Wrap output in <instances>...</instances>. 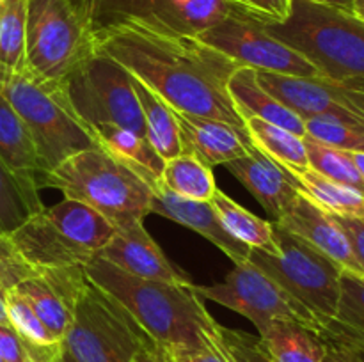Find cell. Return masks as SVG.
<instances>
[{"label": "cell", "mask_w": 364, "mask_h": 362, "mask_svg": "<svg viewBox=\"0 0 364 362\" xmlns=\"http://www.w3.org/2000/svg\"><path fill=\"white\" fill-rule=\"evenodd\" d=\"M95 35L96 52L119 62L173 110L223 121L249 137L228 89L238 66L219 50L196 35L164 34L137 23L110 25Z\"/></svg>", "instance_id": "cell-1"}, {"label": "cell", "mask_w": 364, "mask_h": 362, "mask_svg": "<svg viewBox=\"0 0 364 362\" xmlns=\"http://www.w3.org/2000/svg\"><path fill=\"white\" fill-rule=\"evenodd\" d=\"M87 279L116 300L134 322L171 353L215 348L219 323L191 283L142 279L95 256L84 266Z\"/></svg>", "instance_id": "cell-2"}, {"label": "cell", "mask_w": 364, "mask_h": 362, "mask_svg": "<svg viewBox=\"0 0 364 362\" xmlns=\"http://www.w3.org/2000/svg\"><path fill=\"white\" fill-rule=\"evenodd\" d=\"M160 180L121 158L100 142L43 174L39 187L57 188L102 213L117 231L141 224L151 213Z\"/></svg>", "instance_id": "cell-3"}, {"label": "cell", "mask_w": 364, "mask_h": 362, "mask_svg": "<svg viewBox=\"0 0 364 362\" xmlns=\"http://www.w3.org/2000/svg\"><path fill=\"white\" fill-rule=\"evenodd\" d=\"M263 27L318 67L322 77L364 80V21L352 13L291 0L287 20Z\"/></svg>", "instance_id": "cell-4"}, {"label": "cell", "mask_w": 364, "mask_h": 362, "mask_svg": "<svg viewBox=\"0 0 364 362\" xmlns=\"http://www.w3.org/2000/svg\"><path fill=\"white\" fill-rule=\"evenodd\" d=\"M95 0H27L23 71L43 82H63L96 53Z\"/></svg>", "instance_id": "cell-5"}, {"label": "cell", "mask_w": 364, "mask_h": 362, "mask_svg": "<svg viewBox=\"0 0 364 362\" xmlns=\"http://www.w3.org/2000/svg\"><path fill=\"white\" fill-rule=\"evenodd\" d=\"M0 91L27 124L43 174L96 144L70 109L59 84L38 80L23 70L18 73L0 71Z\"/></svg>", "instance_id": "cell-6"}, {"label": "cell", "mask_w": 364, "mask_h": 362, "mask_svg": "<svg viewBox=\"0 0 364 362\" xmlns=\"http://www.w3.org/2000/svg\"><path fill=\"white\" fill-rule=\"evenodd\" d=\"M272 227L279 252L269 254L262 248H251L249 263L283 287L322 325L334 319L343 268L277 222H272Z\"/></svg>", "instance_id": "cell-7"}, {"label": "cell", "mask_w": 364, "mask_h": 362, "mask_svg": "<svg viewBox=\"0 0 364 362\" xmlns=\"http://www.w3.org/2000/svg\"><path fill=\"white\" fill-rule=\"evenodd\" d=\"M57 84L70 109L91 135L96 128L114 124L148 138L130 73L114 59L96 52Z\"/></svg>", "instance_id": "cell-8"}, {"label": "cell", "mask_w": 364, "mask_h": 362, "mask_svg": "<svg viewBox=\"0 0 364 362\" xmlns=\"http://www.w3.org/2000/svg\"><path fill=\"white\" fill-rule=\"evenodd\" d=\"M148 339L116 300L87 280L75 304L73 325L63 346L75 362H134Z\"/></svg>", "instance_id": "cell-9"}, {"label": "cell", "mask_w": 364, "mask_h": 362, "mask_svg": "<svg viewBox=\"0 0 364 362\" xmlns=\"http://www.w3.org/2000/svg\"><path fill=\"white\" fill-rule=\"evenodd\" d=\"M191 287L203 300L217 302L251 319L258 334L276 319L297 322L315 334L322 329V323L311 312L306 311L283 287L249 261L235 265L223 283L212 286H198L192 283Z\"/></svg>", "instance_id": "cell-10"}, {"label": "cell", "mask_w": 364, "mask_h": 362, "mask_svg": "<svg viewBox=\"0 0 364 362\" xmlns=\"http://www.w3.org/2000/svg\"><path fill=\"white\" fill-rule=\"evenodd\" d=\"M196 38L230 57L238 67L284 77H322L306 57L269 34L262 21L242 13L230 14Z\"/></svg>", "instance_id": "cell-11"}, {"label": "cell", "mask_w": 364, "mask_h": 362, "mask_svg": "<svg viewBox=\"0 0 364 362\" xmlns=\"http://www.w3.org/2000/svg\"><path fill=\"white\" fill-rule=\"evenodd\" d=\"M259 85L302 121L331 117L364 131V80L284 77L256 71Z\"/></svg>", "instance_id": "cell-12"}, {"label": "cell", "mask_w": 364, "mask_h": 362, "mask_svg": "<svg viewBox=\"0 0 364 362\" xmlns=\"http://www.w3.org/2000/svg\"><path fill=\"white\" fill-rule=\"evenodd\" d=\"M87 280L84 266H28L11 290L31 304L38 318L55 339L63 341L73 325L75 304Z\"/></svg>", "instance_id": "cell-13"}, {"label": "cell", "mask_w": 364, "mask_h": 362, "mask_svg": "<svg viewBox=\"0 0 364 362\" xmlns=\"http://www.w3.org/2000/svg\"><path fill=\"white\" fill-rule=\"evenodd\" d=\"M14 254L34 268L85 266L95 256L71 241L45 213V208L28 216L6 236Z\"/></svg>", "instance_id": "cell-14"}, {"label": "cell", "mask_w": 364, "mask_h": 362, "mask_svg": "<svg viewBox=\"0 0 364 362\" xmlns=\"http://www.w3.org/2000/svg\"><path fill=\"white\" fill-rule=\"evenodd\" d=\"M283 229L297 234L326 256L338 263L341 268L364 275L363 266L355 259L347 236L334 222L333 215L299 192L297 197L288 204L283 215L276 220Z\"/></svg>", "instance_id": "cell-15"}, {"label": "cell", "mask_w": 364, "mask_h": 362, "mask_svg": "<svg viewBox=\"0 0 364 362\" xmlns=\"http://www.w3.org/2000/svg\"><path fill=\"white\" fill-rule=\"evenodd\" d=\"M151 213L174 220V222L199 233L206 240L212 241L215 247H219L235 265L249 261L251 247L228 233L210 201H192V199L180 197L160 183L153 192Z\"/></svg>", "instance_id": "cell-16"}, {"label": "cell", "mask_w": 364, "mask_h": 362, "mask_svg": "<svg viewBox=\"0 0 364 362\" xmlns=\"http://www.w3.org/2000/svg\"><path fill=\"white\" fill-rule=\"evenodd\" d=\"M98 256L116 265L123 272L142 277V279L191 283V277L178 270L167 259L159 243L144 229L142 222L128 229L117 231L116 236Z\"/></svg>", "instance_id": "cell-17"}, {"label": "cell", "mask_w": 364, "mask_h": 362, "mask_svg": "<svg viewBox=\"0 0 364 362\" xmlns=\"http://www.w3.org/2000/svg\"><path fill=\"white\" fill-rule=\"evenodd\" d=\"M174 116L180 131L181 153L194 155L210 169L226 165L231 160L247 155L252 148V141L247 135L223 121L191 116L176 110Z\"/></svg>", "instance_id": "cell-18"}, {"label": "cell", "mask_w": 364, "mask_h": 362, "mask_svg": "<svg viewBox=\"0 0 364 362\" xmlns=\"http://www.w3.org/2000/svg\"><path fill=\"white\" fill-rule=\"evenodd\" d=\"M226 167L258 199L259 204L274 216V220L279 219L288 204L299 195L294 174L274 162L255 144L247 155L231 160Z\"/></svg>", "instance_id": "cell-19"}, {"label": "cell", "mask_w": 364, "mask_h": 362, "mask_svg": "<svg viewBox=\"0 0 364 362\" xmlns=\"http://www.w3.org/2000/svg\"><path fill=\"white\" fill-rule=\"evenodd\" d=\"M228 89H230L231 99H233L235 106H237L238 114L244 121L249 117H258L267 123L284 128V130L291 131L299 137L306 135L304 121L294 110L277 102L270 92H267L259 85L256 71L251 67H238L231 75Z\"/></svg>", "instance_id": "cell-20"}, {"label": "cell", "mask_w": 364, "mask_h": 362, "mask_svg": "<svg viewBox=\"0 0 364 362\" xmlns=\"http://www.w3.org/2000/svg\"><path fill=\"white\" fill-rule=\"evenodd\" d=\"M45 213L71 241L91 256H98L117 233L102 213L77 199L64 197L45 208Z\"/></svg>", "instance_id": "cell-21"}, {"label": "cell", "mask_w": 364, "mask_h": 362, "mask_svg": "<svg viewBox=\"0 0 364 362\" xmlns=\"http://www.w3.org/2000/svg\"><path fill=\"white\" fill-rule=\"evenodd\" d=\"M0 160L16 176L39 187L43 176L41 160L32 135L16 110L0 91Z\"/></svg>", "instance_id": "cell-22"}, {"label": "cell", "mask_w": 364, "mask_h": 362, "mask_svg": "<svg viewBox=\"0 0 364 362\" xmlns=\"http://www.w3.org/2000/svg\"><path fill=\"white\" fill-rule=\"evenodd\" d=\"M258 339L270 362H322L327 353L318 334L288 319L272 322Z\"/></svg>", "instance_id": "cell-23"}, {"label": "cell", "mask_w": 364, "mask_h": 362, "mask_svg": "<svg viewBox=\"0 0 364 362\" xmlns=\"http://www.w3.org/2000/svg\"><path fill=\"white\" fill-rule=\"evenodd\" d=\"M130 78L132 87H134L135 96H137L139 105H141L142 116H144L148 141L151 142L155 151L166 162L181 155L180 131H178L174 110L153 89H149L144 82L135 78L134 75H130Z\"/></svg>", "instance_id": "cell-24"}, {"label": "cell", "mask_w": 364, "mask_h": 362, "mask_svg": "<svg viewBox=\"0 0 364 362\" xmlns=\"http://www.w3.org/2000/svg\"><path fill=\"white\" fill-rule=\"evenodd\" d=\"M210 202L213 204L217 215L223 220L224 227H226L231 236L240 240L242 243L249 245L251 248H262L269 254L279 252L276 238H274L272 222L259 219L255 213L242 208L238 202H235L230 195H226L219 188L215 190L213 197L210 199Z\"/></svg>", "instance_id": "cell-25"}, {"label": "cell", "mask_w": 364, "mask_h": 362, "mask_svg": "<svg viewBox=\"0 0 364 362\" xmlns=\"http://www.w3.org/2000/svg\"><path fill=\"white\" fill-rule=\"evenodd\" d=\"M245 126H247L252 144L262 149L274 162L290 170L291 174H299L309 167L304 137H299L284 128L267 123L258 117L245 119Z\"/></svg>", "instance_id": "cell-26"}, {"label": "cell", "mask_w": 364, "mask_h": 362, "mask_svg": "<svg viewBox=\"0 0 364 362\" xmlns=\"http://www.w3.org/2000/svg\"><path fill=\"white\" fill-rule=\"evenodd\" d=\"M39 188L21 180L0 160V236H7L43 209Z\"/></svg>", "instance_id": "cell-27"}, {"label": "cell", "mask_w": 364, "mask_h": 362, "mask_svg": "<svg viewBox=\"0 0 364 362\" xmlns=\"http://www.w3.org/2000/svg\"><path fill=\"white\" fill-rule=\"evenodd\" d=\"M160 183L173 194L192 201H210L217 190L212 169L188 153L167 160Z\"/></svg>", "instance_id": "cell-28"}, {"label": "cell", "mask_w": 364, "mask_h": 362, "mask_svg": "<svg viewBox=\"0 0 364 362\" xmlns=\"http://www.w3.org/2000/svg\"><path fill=\"white\" fill-rule=\"evenodd\" d=\"M299 192L311 199L315 204L326 212L343 216H359L364 219V197L358 192L331 181L311 167L302 172L294 174Z\"/></svg>", "instance_id": "cell-29"}, {"label": "cell", "mask_w": 364, "mask_h": 362, "mask_svg": "<svg viewBox=\"0 0 364 362\" xmlns=\"http://www.w3.org/2000/svg\"><path fill=\"white\" fill-rule=\"evenodd\" d=\"M92 137L96 142L116 153L117 156L142 167L156 180H162L166 160L155 151L148 138L141 137L130 130H124V128L114 126V124L96 128V130H92Z\"/></svg>", "instance_id": "cell-30"}, {"label": "cell", "mask_w": 364, "mask_h": 362, "mask_svg": "<svg viewBox=\"0 0 364 362\" xmlns=\"http://www.w3.org/2000/svg\"><path fill=\"white\" fill-rule=\"evenodd\" d=\"M27 0L0 2V71L18 73L25 67Z\"/></svg>", "instance_id": "cell-31"}, {"label": "cell", "mask_w": 364, "mask_h": 362, "mask_svg": "<svg viewBox=\"0 0 364 362\" xmlns=\"http://www.w3.org/2000/svg\"><path fill=\"white\" fill-rule=\"evenodd\" d=\"M304 146L309 167L313 170L329 177L331 181H336V183L358 192L364 197V180L359 174L354 160L350 158V153L322 144L309 135H304Z\"/></svg>", "instance_id": "cell-32"}, {"label": "cell", "mask_w": 364, "mask_h": 362, "mask_svg": "<svg viewBox=\"0 0 364 362\" xmlns=\"http://www.w3.org/2000/svg\"><path fill=\"white\" fill-rule=\"evenodd\" d=\"M4 302H6V312L9 325L18 332V336L28 344H38V346H48V344L63 343V341L55 339L52 334L48 332L34 309L31 307L27 300L21 295H18L14 290H6L4 293Z\"/></svg>", "instance_id": "cell-33"}, {"label": "cell", "mask_w": 364, "mask_h": 362, "mask_svg": "<svg viewBox=\"0 0 364 362\" xmlns=\"http://www.w3.org/2000/svg\"><path fill=\"white\" fill-rule=\"evenodd\" d=\"M334 322L364 336V275L345 270L340 277V300Z\"/></svg>", "instance_id": "cell-34"}, {"label": "cell", "mask_w": 364, "mask_h": 362, "mask_svg": "<svg viewBox=\"0 0 364 362\" xmlns=\"http://www.w3.org/2000/svg\"><path fill=\"white\" fill-rule=\"evenodd\" d=\"M306 135L322 144L343 151H364V131L331 117H309L304 121Z\"/></svg>", "instance_id": "cell-35"}, {"label": "cell", "mask_w": 364, "mask_h": 362, "mask_svg": "<svg viewBox=\"0 0 364 362\" xmlns=\"http://www.w3.org/2000/svg\"><path fill=\"white\" fill-rule=\"evenodd\" d=\"M215 346L228 362H270L258 337L242 330L219 325Z\"/></svg>", "instance_id": "cell-36"}, {"label": "cell", "mask_w": 364, "mask_h": 362, "mask_svg": "<svg viewBox=\"0 0 364 362\" xmlns=\"http://www.w3.org/2000/svg\"><path fill=\"white\" fill-rule=\"evenodd\" d=\"M318 337L323 341L329 350L341 351V353L348 355L354 358L355 362H364V336L354 330L347 329V327L340 325L338 322L331 319V322L323 323L322 329L318 330Z\"/></svg>", "instance_id": "cell-37"}, {"label": "cell", "mask_w": 364, "mask_h": 362, "mask_svg": "<svg viewBox=\"0 0 364 362\" xmlns=\"http://www.w3.org/2000/svg\"><path fill=\"white\" fill-rule=\"evenodd\" d=\"M238 13L251 16L262 23H281L288 18L291 0H226Z\"/></svg>", "instance_id": "cell-38"}, {"label": "cell", "mask_w": 364, "mask_h": 362, "mask_svg": "<svg viewBox=\"0 0 364 362\" xmlns=\"http://www.w3.org/2000/svg\"><path fill=\"white\" fill-rule=\"evenodd\" d=\"M334 222L341 227V231L347 236L348 243H350L352 252H354L355 259L364 270V219L359 216H343V215H334L331 213Z\"/></svg>", "instance_id": "cell-39"}, {"label": "cell", "mask_w": 364, "mask_h": 362, "mask_svg": "<svg viewBox=\"0 0 364 362\" xmlns=\"http://www.w3.org/2000/svg\"><path fill=\"white\" fill-rule=\"evenodd\" d=\"M0 358L4 362H27L25 343L11 325L0 323Z\"/></svg>", "instance_id": "cell-40"}, {"label": "cell", "mask_w": 364, "mask_h": 362, "mask_svg": "<svg viewBox=\"0 0 364 362\" xmlns=\"http://www.w3.org/2000/svg\"><path fill=\"white\" fill-rule=\"evenodd\" d=\"M134 362H173V355H171V351L164 344L156 343V341L149 337L142 344L141 350L135 353Z\"/></svg>", "instance_id": "cell-41"}, {"label": "cell", "mask_w": 364, "mask_h": 362, "mask_svg": "<svg viewBox=\"0 0 364 362\" xmlns=\"http://www.w3.org/2000/svg\"><path fill=\"white\" fill-rule=\"evenodd\" d=\"M173 362H228L215 348H201V350L174 351Z\"/></svg>", "instance_id": "cell-42"}, {"label": "cell", "mask_w": 364, "mask_h": 362, "mask_svg": "<svg viewBox=\"0 0 364 362\" xmlns=\"http://www.w3.org/2000/svg\"><path fill=\"white\" fill-rule=\"evenodd\" d=\"M25 350H27V362H59L60 353H63V343L48 344V346L25 343Z\"/></svg>", "instance_id": "cell-43"}, {"label": "cell", "mask_w": 364, "mask_h": 362, "mask_svg": "<svg viewBox=\"0 0 364 362\" xmlns=\"http://www.w3.org/2000/svg\"><path fill=\"white\" fill-rule=\"evenodd\" d=\"M309 2L320 4V6L334 7V9L345 11V13H352V0H309Z\"/></svg>", "instance_id": "cell-44"}, {"label": "cell", "mask_w": 364, "mask_h": 362, "mask_svg": "<svg viewBox=\"0 0 364 362\" xmlns=\"http://www.w3.org/2000/svg\"><path fill=\"white\" fill-rule=\"evenodd\" d=\"M322 362H355V361L354 358L348 357V355L341 353V351L329 350V348H327V353H326V357L322 358Z\"/></svg>", "instance_id": "cell-45"}, {"label": "cell", "mask_w": 364, "mask_h": 362, "mask_svg": "<svg viewBox=\"0 0 364 362\" xmlns=\"http://www.w3.org/2000/svg\"><path fill=\"white\" fill-rule=\"evenodd\" d=\"M348 153H350V158L354 160L355 167H358L359 174H361L364 180V151H348Z\"/></svg>", "instance_id": "cell-46"}, {"label": "cell", "mask_w": 364, "mask_h": 362, "mask_svg": "<svg viewBox=\"0 0 364 362\" xmlns=\"http://www.w3.org/2000/svg\"><path fill=\"white\" fill-rule=\"evenodd\" d=\"M352 14L364 21V0H352Z\"/></svg>", "instance_id": "cell-47"}, {"label": "cell", "mask_w": 364, "mask_h": 362, "mask_svg": "<svg viewBox=\"0 0 364 362\" xmlns=\"http://www.w3.org/2000/svg\"><path fill=\"white\" fill-rule=\"evenodd\" d=\"M4 293H6V291L0 286V323H2V325H9V319H7L6 312V302H4Z\"/></svg>", "instance_id": "cell-48"}, {"label": "cell", "mask_w": 364, "mask_h": 362, "mask_svg": "<svg viewBox=\"0 0 364 362\" xmlns=\"http://www.w3.org/2000/svg\"><path fill=\"white\" fill-rule=\"evenodd\" d=\"M59 362H75V358L71 357V355L68 353L66 350H64V346H63V353H60V358H59Z\"/></svg>", "instance_id": "cell-49"}, {"label": "cell", "mask_w": 364, "mask_h": 362, "mask_svg": "<svg viewBox=\"0 0 364 362\" xmlns=\"http://www.w3.org/2000/svg\"><path fill=\"white\" fill-rule=\"evenodd\" d=\"M0 362H4V361H2V358H0Z\"/></svg>", "instance_id": "cell-50"}, {"label": "cell", "mask_w": 364, "mask_h": 362, "mask_svg": "<svg viewBox=\"0 0 364 362\" xmlns=\"http://www.w3.org/2000/svg\"><path fill=\"white\" fill-rule=\"evenodd\" d=\"M0 2H2V0H0Z\"/></svg>", "instance_id": "cell-51"}]
</instances>
